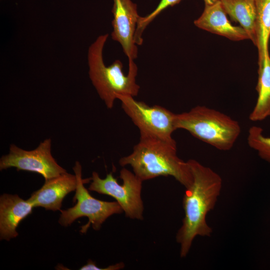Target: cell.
I'll list each match as a JSON object with an SVG mask.
<instances>
[{
    "label": "cell",
    "instance_id": "cell-1",
    "mask_svg": "<svg viewBox=\"0 0 270 270\" xmlns=\"http://www.w3.org/2000/svg\"><path fill=\"white\" fill-rule=\"evenodd\" d=\"M188 162L193 181L183 197L184 216L176 236L181 258L187 256L196 236H211L212 228L208 225L206 216L214 208L222 186L220 176L210 168L194 160Z\"/></svg>",
    "mask_w": 270,
    "mask_h": 270
},
{
    "label": "cell",
    "instance_id": "cell-2",
    "mask_svg": "<svg viewBox=\"0 0 270 270\" xmlns=\"http://www.w3.org/2000/svg\"><path fill=\"white\" fill-rule=\"evenodd\" d=\"M119 164L122 166L130 165L134 174L142 181L160 176H172L186 188L193 181L188 162L177 155L174 140L140 138L132 152L122 158Z\"/></svg>",
    "mask_w": 270,
    "mask_h": 270
},
{
    "label": "cell",
    "instance_id": "cell-3",
    "mask_svg": "<svg viewBox=\"0 0 270 270\" xmlns=\"http://www.w3.org/2000/svg\"><path fill=\"white\" fill-rule=\"evenodd\" d=\"M108 34L100 35L89 46L88 62L90 78L100 98L108 108H112L118 95L133 97L138 94L140 86L136 78L138 68L136 64H128L126 76L124 73L123 64L116 60L106 66L103 52Z\"/></svg>",
    "mask_w": 270,
    "mask_h": 270
},
{
    "label": "cell",
    "instance_id": "cell-4",
    "mask_svg": "<svg viewBox=\"0 0 270 270\" xmlns=\"http://www.w3.org/2000/svg\"><path fill=\"white\" fill-rule=\"evenodd\" d=\"M175 127L218 150H230L241 132L238 121L227 114L204 106L176 114Z\"/></svg>",
    "mask_w": 270,
    "mask_h": 270
},
{
    "label": "cell",
    "instance_id": "cell-5",
    "mask_svg": "<svg viewBox=\"0 0 270 270\" xmlns=\"http://www.w3.org/2000/svg\"><path fill=\"white\" fill-rule=\"evenodd\" d=\"M73 170L77 178V186L73 200L77 202L72 208L60 210L58 222L66 226L77 218L86 216L88 218V222L82 227L80 232H86L90 224L94 230H99L108 217L114 214H120L123 210L116 201H103L91 196L84 184L88 182L92 178H82V168L78 162H76Z\"/></svg>",
    "mask_w": 270,
    "mask_h": 270
},
{
    "label": "cell",
    "instance_id": "cell-6",
    "mask_svg": "<svg viewBox=\"0 0 270 270\" xmlns=\"http://www.w3.org/2000/svg\"><path fill=\"white\" fill-rule=\"evenodd\" d=\"M119 178L122 180V184L118 182L112 172L101 178L96 172H93L88 190L114 198L126 217L143 220L144 204L141 198L143 181L124 168L120 170Z\"/></svg>",
    "mask_w": 270,
    "mask_h": 270
},
{
    "label": "cell",
    "instance_id": "cell-7",
    "mask_svg": "<svg viewBox=\"0 0 270 270\" xmlns=\"http://www.w3.org/2000/svg\"><path fill=\"white\" fill-rule=\"evenodd\" d=\"M117 98L120 100L124 112L139 129L140 138L174 140L172 134L176 130L175 114L160 106H150L130 96L118 95Z\"/></svg>",
    "mask_w": 270,
    "mask_h": 270
},
{
    "label": "cell",
    "instance_id": "cell-8",
    "mask_svg": "<svg viewBox=\"0 0 270 270\" xmlns=\"http://www.w3.org/2000/svg\"><path fill=\"white\" fill-rule=\"evenodd\" d=\"M51 139L41 142L32 150H26L11 144L9 153L0 160V170L14 167L18 170H26L41 174L47 180L66 172L53 158L51 153Z\"/></svg>",
    "mask_w": 270,
    "mask_h": 270
},
{
    "label": "cell",
    "instance_id": "cell-9",
    "mask_svg": "<svg viewBox=\"0 0 270 270\" xmlns=\"http://www.w3.org/2000/svg\"><path fill=\"white\" fill-rule=\"evenodd\" d=\"M112 1V38L120 44L128 56V64L132 63L138 56L134 34L140 16L138 13L137 6L132 0Z\"/></svg>",
    "mask_w": 270,
    "mask_h": 270
},
{
    "label": "cell",
    "instance_id": "cell-10",
    "mask_svg": "<svg viewBox=\"0 0 270 270\" xmlns=\"http://www.w3.org/2000/svg\"><path fill=\"white\" fill-rule=\"evenodd\" d=\"M77 178L76 174L63 173L45 180L42 187L34 192L27 200L34 207L41 206L46 210H60L64 198L76 190Z\"/></svg>",
    "mask_w": 270,
    "mask_h": 270
},
{
    "label": "cell",
    "instance_id": "cell-11",
    "mask_svg": "<svg viewBox=\"0 0 270 270\" xmlns=\"http://www.w3.org/2000/svg\"><path fill=\"white\" fill-rule=\"evenodd\" d=\"M221 2L218 0L212 5H205L201 16L194 21L197 27L234 41L249 39L246 30L240 26L232 24Z\"/></svg>",
    "mask_w": 270,
    "mask_h": 270
},
{
    "label": "cell",
    "instance_id": "cell-12",
    "mask_svg": "<svg viewBox=\"0 0 270 270\" xmlns=\"http://www.w3.org/2000/svg\"><path fill=\"white\" fill-rule=\"evenodd\" d=\"M34 206L18 196L4 194L0 198V238L9 240L16 237L20 222L32 212Z\"/></svg>",
    "mask_w": 270,
    "mask_h": 270
},
{
    "label": "cell",
    "instance_id": "cell-13",
    "mask_svg": "<svg viewBox=\"0 0 270 270\" xmlns=\"http://www.w3.org/2000/svg\"><path fill=\"white\" fill-rule=\"evenodd\" d=\"M230 19L238 22L256 46V11L255 0H219Z\"/></svg>",
    "mask_w": 270,
    "mask_h": 270
},
{
    "label": "cell",
    "instance_id": "cell-14",
    "mask_svg": "<svg viewBox=\"0 0 270 270\" xmlns=\"http://www.w3.org/2000/svg\"><path fill=\"white\" fill-rule=\"evenodd\" d=\"M258 80L256 90L258 96L255 106L249 116L253 122L262 121L270 116V56L258 60Z\"/></svg>",
    "mask_w": 270,
    "mask_h": 270
},
{
    "label": "cell",
    "instance_id": "cell-15",
    "mask_svg": "<svg viewBox=\"0 0 270 270\" xmlns=\"http://www.w3.org/2000/svg\"><path fill=\"white\" fill-rule=\"evenodd\" d=\"M256 11V46L258 59L269 54L268 42L270 38V0H255Z\"/></svg>",
    "mask_w": 270,
    "mask_h": 270
},
{
    "label": "cell",
    "instance_id": "cell-16",
    "mask_svg": "<svg viewBox=\"0 0 270 270\" xmlns=\"http://www.w3.org/2000/svg\"><path fill=\"white\" fill-rule=\"evenodd\" d=\"M248 145L256 150L259 156L270 164V137L263 134L260 126H251L247 138Z\"/></svg>",
    "mask_w": 270,
    "mask_h": 270
},
{
    "label": "cell",
    "instance_id": "cell-17",
    "mask_svg": "<svg viewBox=\"0 0 270 270\" xmlns=\"http://www.w3.org/2000/svg\"><path fill=\"white\" fill-rule=\"evenodd\" d=\"M182 0H160L156 8L147 16H140L134 34V41L136 44L143 42L142 33L146 26L166 8L178 4Z\"/></svg>",
    "mask_w": 270,
    "mask_h": 270
},
{
    "label": "cell",
    "instance_id": "cell-18",
    "mask_svg": "<svg viewBox=\"0 0 270 270\" xmlns=\"http://www.w3.org/2000/svg\"><path fill=\"white\" fill-rule=\"evenodd\" d=\"M205 5H212L214 4L218 0H204Z\"/></svg>",
    "mask_w": 270,
    "mask_h": 270
}]
</instances>
